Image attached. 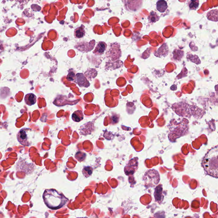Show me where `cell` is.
<instances>
[{"instance_id":"obj_1","label":"cell","mask_w":218,"mask_h":218,"mask_svg":"<svg viewBox=\"0 0 218 218\" xmlns=\"http://www.w3.org/2000/svg\"><path fill=\"white\" fill-rule=\"evenodd\" d=\"M43 197L46 205L53 210L58 209L62 207L68 201L63 194L54 189L45 190Z\"/></svg>"},{"instance_id":"obj_2","label":"cell","mask_w":218,"mask_h":218,"mask_svg":"<svg viewBox=\"0 0 218 218\" xmlns=\"http://www.w3.org/2000/svg\"><path fill=\"white\" fill-rule=\"evenodd\" d=\"M218 147L213 148L205 156L203 161V165L207 173L212 177H218Z\"/></svg>"},{"instance_id":"obj_3","label":"cell","mask_w":218,"mask_h":218,"mask_svg":"<svg viewBox=\"0 0 218 218\" xmlns=\"http://www.w3.org/2000/svg\"><path fill=\"white\" fill-rule=\"evenodd\" d=\"M27 131V129H23L20 130L17 134L18 140L23 145L29 146V138Z\"/></svg>"},{"instance_id":"obj_4","label":"cell","mask_w":218,"mask_h":218,"mask_svg":"<svg viewBox=\"0 0 218 218\" xmlns=\"http://www.w3.org/2000/svg\"><path fill=\"white\" fill-rule=\"evenodd\" d=\"M125 4L128 10L133 11H138L140 8L143 0H125Z\"/></svg>"},{"instance_id":"obj_5","label":"cell","mask_w":218,"mask_h":218,"mask_svg":"<svg viewBox=\"0 0 218 218\" xmlns=\"http://www.w3.org/2000/svg\"><path fill=\"white\" fill-rule=\"evenodd\" d=\"M76 82L81 87H88L90 86V83L87 81L86 78L83 74L81 73H78L75 77Z\"/></svg>"},{"instance_id":"obj_6","label":"cell","mask_w":218,"mask_h":218,"mask_svg":"<svg viewBox=\"0 0 218 218\" xmlns=\"http://www.w3.org/2000/svg\"><path fill=\"white\" fill-rule=\"evenodd\" d=\"M107 47V45L103 41L99 42L94 51L93 53L96 55H102Z\"/></svg>"},{"instance_id":"obj_7","label":"cell","mask_w":218,"mask_h":218,"mask_svg":"<svg viewBox=\"0 0 218 218\" xmlns=\"http://www.w3.org/2000/svg\"><path fill=\"white\" fill-rule=\"evenodd\" d=\"M36 96L34 94H28L25 96V102L28 105L32 106L36 104Z\"/></svg>"},{"instance_id":"obj_8","label":"cell","mask_w":218,"mask_h":218,"mask_svg":"<svg viewBox=\"0 0 218 218\" xmlns=\"http://www.w3.org/2000/svg\"><path fill=\"white\" fill-rule=\"evenodd\" d=\"M168 8V4L165 0H159L156 3V9L159 12L163 13Z\"/></svg>"},{"instance_id":"obj_9","label":"cell","mask_w":218,"mask_h":218,"mask_svg":"<svg viewBox=\"0 0 218 218\" xmlns=\"http://www.w3.org/2000/svg\"><path fill=\"white\" fill-rule=\"evenodd\" d=\"M85 35V31L84 30V27L83 25H81V27L77 28L74 31V36L75 38H82Z\"/></svg>"},{"instance_id":"obj_10","label":"cell","mask_w":218,"mask_h":218,"mask_svg":"<svg viewBox=\"0 0 218 218\" xmlns=\"http://www.w3.org/2000/svg\"><path fill=\"white\" fill-rule=\"evenodd\" d=\"M207 16L209 20L216 22L218 21L217 10H212L209 11L207 13Z\"/></svg>"},{"instance_id":"obj_11","label":"cell","mask_w":218,"mask_h":218,"mask_svg":"<svg viewBox=\"0 0 218 218\" xmlns=\"http://www.w3.org/2000/svg\"><path fill=\"white\" fill-rule=\"evenodd\" d=\"M72 119L75 122H79L83 118V113L81 111L78 110L75 112L72 116Z\"/></svg>"},{"instance_id":"obj_12","label":"cell","mask_w":218,"mask_h":218,"mask_svg":"<svg viewBox=\"0 0 218 218\" xmlns=\"http://www.w3.org/2000/svg\"><path fill=\"white\" fill-rule=\"evenodd\" d=\"M199 0H190L188 6L191 10H196L199 6Z\"/></svg>"},{"instance_id":"obj_13","label":"cell","mask_w":218,"mask_h":218,"mask_svg":"<svg viewBox=\"0 0 218 218\" xmlns=\"http://www.w3.org/2000/svg\"><path fill=\"white\" fill-rule=\"evenodd\" d=\"M159 19L160 18L157 14V13L156 12H153V11L150 13V15L148 17L149 21L151 23L156 22V21H159Z\"/></svg>"},{"instance_id":"obj_14","label":"cell","mask_w":218,"mask_h":218,"mask_svg":"<svg viewBox=\"0 0 218 218\" xmlns=\"http://www.w3.org/2000/svg\"><path fill=\"white\" fill-rule=\"evenodd\" d=\"M83 174L86 177H88L92 173V170L90 167H86L83 169Z\"/></svg>"},{"instance_id":"obj_15","label":"cell","mask_w":218,"mask_h":218,"mask_svg":"<svg viewBox=\"0 0 218 218\" xmlns=\"http://www.w3.org/2000/svg\"><path fill=\"white\" fill-rule=\"evenodd\" d=\"M75 78V74L73 72H71L69 73L67 76V79L69 81H72L74 80Z\"/></svg>"}]
</instances>
